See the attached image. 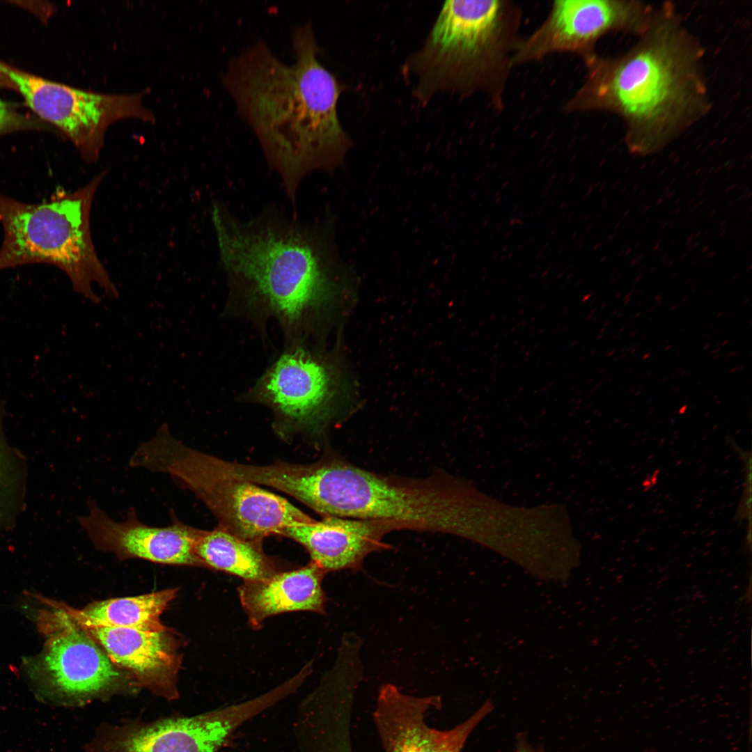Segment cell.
Returning a JSON list of instances; mask_svg holds the SVG:
<instances>
[{"label": "cell", "mask_w": 752, "mask_h": 752, "mask_svg": "<svg viewBox=\"0 0 752 752\" xmlns=\"http://www.w3.org/2000/svg\"><path fill=\"white\" fill-rule=\"evenodd\" d=\"M211 214L233 294L265 306L291 334L344 327L360 278L339 254L331 214L307 223L270 207L242 219L219 201Z\"/></svg>", "instance_id": "6da1fadb"}, {"label": "cell", "mask_w": 752, "mask_h": 752, "mask_svg": "<svg viewBox=\"0 0 752 752\" xmlns=\"http://www.w3.org/2000/svg\"><path fill=\"white\" fill-rule=\"evenodd\" d=\"M291 40V64L259 39L229 59L221 79L294 207L304 179L342 167L352 141L338 116L341 86L319 60L312 22L295 26Z\"/></svg>", "instance_id": "7a4b0ae2"}, {"label": "cell", "mask_w": 752, "mask_h": 752, "mask_svg": "<svg viewBox=\"0 0 752 752\" xmlns=\"http://www.w3.org/2000/svg\"><path fill=\"white\" fill-rule=\"evenodd\" d=\"M704 56L701 42L675 6L664 2L628 50L584 61V81L564 111L614 114L624 124L631 154H655L712 109Z\"/></svg>", "instance_id": "3957f363"}, {"label": "cell", "mask_w": 752, "mask_h": 752, "mask_svg": "<svg viewBox=\"0 0 752 752\" xmlns=\"http://www.w3.org/2000/svg\"><path fill=\"white\" fill-rule=\"evenodd\" d=\"M521 10L510 1H447L423 47L405 68L414 95L424 102L438 93H485L498 109L521 42Z\"/></svg>", "instance_id": "277c9868"}, {"label": "cell", "mask_w": 752, "mask_h": 752, "mask_svg": "<svg viewBox=\"0 0 752 752\" xmlns=\"http://www.w3.org/2000/svg\"><path fill=\"white\" fill-rule=\"evenodd\" d=\"M105 173L75 191L57 189L40 203H26L0 193V222L4 238L0 270L46 263L68 276L72 288L97 304L93 290L97 284L110 298L118 296L96 253L90 229L91 204Z\"/></svg>", "instance_id": "5b68a950"}, {"label": "cell", "mask_w": 752, "mask_h": 752, "mask_svg": "<svg viewBox=\"0 0 752 752\" xmlns=\"http://www.w3.org/2000/svg\"><path fill=\"white\" fill-rule=\"evenodd\" d=\"M128 464L168 475L205 505L218 527L244 540L261 542L286 527L315 521L285 499L222 471L211 455L173 437L166 423L139 444Z\"/></svg>", "instance_id": "8992f818"}, {"label": "cell", "mask_w": 752, "mask_h": 752, "mask_svg": "<svg viewBox=\"0 0 752 752\" xmlns=\"http://www.w3.org/2000/svg\"><path fill=\"white\" fill-rule=\"evenodd\" d=\"M343 329L330 350L297 345L285 351L253 389V399L272 409L274 428L283 439L321 437L362 407V391Z\"/></svg>", "instance_id": "52a82bcc"}, {"label": "cell", "mask_w": 752, "mask_h": 752, "mask_svg": "<svg viewBox=\"0 0 752 752\" xmlns=\"http://www.w3.org/2000/svg\"><path fill=\"white\" fill-rule=\"evenodd\" d=\"M327 516L392 521L402 530L469 535L473 522L458 484L437 472L425 478L366 470L334 454Z\"/></svg>", "instance_id": "ba28073f"}, {"label": "cell", "mask_w": 752, "mask_h": 752, "mask_svg": "<svg viewBox=\"0 0 752 752\" xmlns=\"http://www.w3.org/2000/svg\"><path fill=\"white\" fill-rule=\"evenodd\" d=\"M51 620L52 636L26 666L39 696L61 705L81 706L133 685L67 608L54 611Z\"/></svg>", "instance_id": "9c48e42d"}, {"label": "cell", "mask_w": 752, "mask_h": 752, "mask_svg": "<svg viewBox=\"0 0 752 752\" xmlns=\"http://www.w3.org/2000/svg\"><path fill=\"white\" fill-rule=\"evenodd\" d=\"M0 79L16 89L40 118L60 129L89 162L98 157L106 130L114 121L127 118L155 121L153 113L143 104L142 93H93L46 79L1 60Z\"/></svg>", "instance_id": "30bf717a"}, {"label": "cell", "mask_w": 752, "mask_h": 752, "mask_svg": "<svg viewBox=\"0 0 752 752\" xmlns=\"http://www.w3.org/2000/svg\"><path fill=\"white\" fill-rule=\"evenodd\" d=\"M273 689L249 700L191 716L102 724L86 752H217L244 723L281 701Z\"/></svg>", "instance_id": "8fae6325"}, {"label": "cell", "mask_w": 752, "mask_h": 752, "mask_svg": "<svg viewBox=\"0 0 752 752\" xmlns=\"http://www.w3.org/2000/svg\"><path fill=\"white\" fill-rule=\"evenodd\" d=\"M655 6L636 0L555 1L545 22L522 40L512 66L554 53H573L584 61L595 56L600 39L610 33L640 36L648 26Z\"/></svg>", "instance_id": "7c38bea8"}, {"label": "cell", "mask_w": 752, "mask_h": 752, "mask_svg": "<svg viewBox=\"0 0 752 752\" xmlns=\"http://www.w3.org/2000/svg\"><path fill=\"white\" fill-rule=\"evenodd\" d=\"M441 706L438 696H416L390 683L381 686L373 721L384 752H462L471 733L494 707L487 700L461 723L439 730L427 724L426 716Z\"/></svg>", "instance_id": "4fadbf2b"}, {"label": "cell", "mask_w": 752, "mask_h": 752, "mask_svg": "<svg viewBox=\"0 0 752 752\" xmlns=\"http://www.w3.org/2000/svg\"><path fill=\"white\" fill-rule=\"evenodd\" d=\"M78 521L97 549L112 552L122 559L203 567L195 552L201 530L185 524L174 512H171L169 525L152 526L142 522L134 508L127 512L125 520L119 522L91 501L88 513Z\"/></svg>", "instance_id": "5bb4252c"}, {"label": "cell", "mask_w": 752, "mask_h": 752, "mask_svg": "<svg viewBox=\"0 0 752 752\" xmlns=\"http://www.w3.org/2000/svg\"><path fill=\"white\" fill-rule=\"evenodd\" d=\"M80 626L134 686L146 688L169 701L178 698L180 657L176 641L169 629L150 632Z\"/></svg>", "instance_id": "9a60e30c"}, {"label": "cell", "mask_w": 752, "mask_h": 752, "mask_svg": "<svg viewBox=\"0 0 752 752\" xmlns=\"http://www.w3.org/2000/svg\"><path fill=\"white\" fill-rule=\"evenodd\" d=\"M399 530L400 526L392 521L325 516L320 521L286 527L280 535L302 545L311 562L327 573L359 571L369 554L390 549L383 539Z\"/></svg>", "instance_id": "2e32d148"}, {"label": "cell", "mask_w": 752, "mask_h": 752, "mask_svg": "<svg viewBox=\"0 0 752 752\" xmlns=\"http://www.w3.org/2000/svg\"><path fill=\"white\" fill-rule=\"evenodd\" d=\"M326 574L311 561L298 569L244 581L237 591L249 624L256 629L266 618L287 612L324 613L327 599L322 584Z\"/></svg>", "instance_id": "e0dca14e"}, {"label": "cell", "mask_w": 752, "mask_h": 752, "mask_svg": "<svg viewBox=\"0 0 752 752\" xmlns=\"http://www.w3.org/2000/svg\"><path fill=\"white\" fill-rule=\"evenodd\" d=\"M203 567L236 575L244 581L270 577L284 570L263 551L261 542L242 539L217 527L201 530L195 545Z\"/></svg>", "instance_id": "ac0fdd59"}, {"label": "cell", "mask_w": 752, "mask_h": 752, "mask_svg": "<svg viewBox=\"0 0 752 752\" xmlns=\"http://www.w3.org/2000/svg\"><path fill=\"white\" fill-rule=\"evenodd\" d=\"M177 589H167L134 597L94 602L81 610L67 609L81 626H104L160 632L167 629L161 616L176 597Z\"/></svg>", "instance_id": "d6986e66"}, {"label": "cell", "mask_w": 752, "mask_h": 752, "mask_svg": "<svg viewBox=\"0 0 752 752\" xmlns=\"http://www.w3.org/2000/svg\"><path fill=\"white\" fill-rule=\"evenodd\" d=\"M26 487V462L6 439L0 398V532L16 524L24 508Z\"/></svg>", "instance_id": "ffe728a7"}, {"label": "cell", "mask_w": 752, "mask_h": 752, "mask_svg": "<svg viewBox=\"0 0 752 752\" xmlns=\"http://www.w3.org/2000/svg\"><path fill=\"white\" fill-rule=\"evenodd\" d=\"M36 124L0 98V134L19 129L34 127Z\"/></svg>", "instance_id": "44dd1931"}, {"label": "cell", "mask_w": 752, "mask_h": 752, "mask_svg": "<svg viewBox=\"0 0 752 752\" xmlns=\"http://www.w3.org/2000/svg\"><path fill=\"white\" fill-rule=\"evenodd\" d=\"M515 748L516 752H545L542 748L531 745L524 733L517 736Z\"/></svg>", "instance_id": "7402d4cb"}]
</instances>
